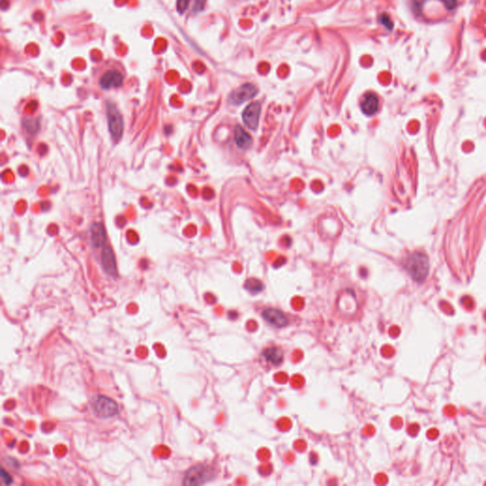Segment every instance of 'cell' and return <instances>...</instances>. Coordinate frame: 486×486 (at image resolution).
I'll return each mask as SVG.
<instances>
[{"mask_svg": "<svg viewBox=\"0 0 486 486\" xmlns=\"http://www.w3.org/2000/svg\"><path fill=\"white\" fill-rule=\"evenodd\" d=\"M216 477L215 469L206 464H198L188 469L183 479L185 486H202L214 480Z\"/></svg>", "mask_w": 486, "mask_h": 486, "instance_id": "obj_1", "label": "cell"}, {"mask_svg": "<svg viewBox=\"0 0 486 486\" xmlns=\"http://www.w3.org/2000/svg\"><path fill=\"white\" fill-rule=\"evenodd\" d=\"M406 267L413 280L422 282L427 279L428 260L425 255L420 253L413 254L409 257Z\"/></svg>", "mask_w": 486, "mask_h": 486, "instance_id": "obj_2", "label": "cell"}, {"mask_svg": "<svg viewBox=\"0 0 486 486\" xmlns=\"http://www.w3.org/2000/svg\"><path fill=\"white\" fill-rule=\"evenodd\" d=\"M91 408L96 416L103 419L114 417L119 413L117 403L114 400L103 395H98L93 399Z\"/></svg>", "mask_w": 486, "mask_h": 486, "instance_id": "obj_3", "label": "cell"}, {"mask_svg": "<svg viewBox=\"0 0 486 486\" xmlns=\"http://www.w3.org/2000/svg\"><path fill=\"white\" fill-rule=\"evenodd\" d=\"M106 117L109 132L112 138L117 141L124 132V120L117 106L111 102L106 103Z\"/></svg>", "mask_w": 486, "mask_h": 486, "instance_id": "obj_4", "label": "cell"}, {"mask_svg": "<svg viewBox=\"0 0 486 486\" xmlns=\"http://www.w3.org/2000/svg\"><path fill=\"white\" fill-rule=\"evenodd\" d=\"M257 94V89L253 84H244L232 92L230 95V102L233 104H241L249 101Z\"/></svg>", "mask_w": 486, "mask_h": 486, "instance_id": "obj_5", "label": "cell"}, {"mask_svg": "<svg viewBox=\"0 0 486 486\" xmlns=\"http://www.w3.org/2000/svg\"><path fill=\"white\" fill-rule=\"evenodd\" d=\"M261 112V104L259 102L252 103L244 109L242 113V119L244 124L250 129H256L259 122V116Z\"/></svg>", "mask_w": 486, "mask_h": 486, "instance_id": "obj_6", "label": "cell"}, {"mask_svg": "<svg viewBox=\"0 0 486 486\" xmlns=\"http://www.w3.org/2000/svg\"><path fill=\"white\" fill-rule=\"evenodd\" d=\"M124 83V75L117 70H108L101 76L99 84L103 89L120 88Z\"/></svg>", "mask_w": 486, "mask_h": 486, "instance_id": "obj_7", "label": "cell"}, {"mask_svg": "<svg viewBox=\"0 0 486 486\" xmlns=\"http://www.w3.org/2000/svg\"><path fill=\"white\" fill-rule=\"evenodd\" d=\"M261 315L267 323L275 328L281 329L289 324L287 316L280 309L276 308H267L262 311Z\"/></svg>", "mask_w": 486, "mask_h": 486, "instance_id": "obj_8", "label": "cell"}, {"mask_svg": "<svg viewBox=\"0 0 486 486\" xmlns=\"http://www.w3.org/2000/svg\"><path fill=\"white\" fill-rule=\"evenodd\" d=\"M101 260L104 272L108 276L115 278L117 276V264H116V258L114 253L110 247L103 246Z\"/></svg>", "mask_w": 486, "mask_h": 486, "instance_id": "obj_9", "label": "cell"}, {"mask_svg": "<svg viewBox=\"0 0 486 486\" xmlns=\"http://www.w3.org/2000/svg\"><path fill=\"white\" fill-rule=\"evenodd\" d=\"M379 108V99L376 94L372 92L367 93L361 103V109L366 115L371 116L377 112Z\"/></svg>", "mask_w": 486, "mask_h": 486, "instance_id": "obj_10", "label": "cell"}, {"mask_svg": "<svg viewBox=\"0 0 486 486\" xmlns=\"http://www.w3.org/2000/svg\"><path fill=\"white\" fill-rule=\"evenodd\" d=\"M90 238L94 248L103 247L105 243V232L101 223L95 222L90 227Z\"/></svg>", "mask_w": 486, "mask_h": 486, "instance_id": "obj_11", "label": "cell"}, {"mask_svg": "<svg viewBox=\"0 0 486 486\" xmlns=\"http://www.w3.org/2000/svg\"><path fill=\"white\" fill-rule=\"evenodd\" d=\"M262 357L265 361L271 363L272 365H275V366H280L284 360L283 353L281 352L280 349L277 348V347L266 348L265 350L262 352Z\"/></svg>", "mask_w": 486, "mask_h": 486, "instance_id": "obj_12", "label": "cell"}, {"mask_svg": "<svg viewBox=\"0 0 486 486\" xmlns=\"http://www.w3.org/2000/svg\"><path fill=\"white\" fill-rule=\"evenodd\" d=\"M235 141L236 146L241 149H248L253 144V139L240 126L235 128Z\"/></svg>", "mask_w": 486, "mask_h": 486, "instance_id": "obj_13", "label": "cell"}, {"mask_svg": "<svg viewBox=\"0 0 486 486\" xmlns=\"http://www.w3.org/2000/svg\"><path fill=\"white\" fill-rule=\"evenodd\" d=\"M244 288L252 295H257L263 291L264 285L260 280L256 279H249L246 280Z\"/></svg>", "mask_w": 486, "mask_h": 486, "instance_id": "obj_14", "label": "cell"}, {"mask_svg": "<svg viewBox=\"0 0 486 486\" xmlns=\"http://www.w3.org/2000/svg\"><path fill=\"white\" fill-rule=\"evenodd\" d=\"M23 128L27 130V132L31 135H35L40 129V123L38 119L25 118L22 122Z\"/></svg>", "mask_w": 486, "mask_h": 486, "instance_id": "obj_15", "label": "cell"}, {"mask_svg": "<svg viewBox=\"0 0 486 486\" xmlns=\"http://www.w3.org/2000/svg\"><path fill=\"white\" fill-rule=\"evenodd\" d=\"M379 21H380V23L382 25L384 26V28L386 30L390 31V30H392V29H393V23H392V21H391V19H390V17L388 15H385V14L380 15Z\"/></svg>", "mask_w": 486, "mask_h": 486, "instance_id": "obj_16", "label": "cell"}, {"mask_svg": "<svg viewBox=\"0 0 486 486\" xmlns=\"http://www.w3.org/2000/svg\"><path fill=\"white\" fill-rule=\"evenodd\" d=\"M190 0H178L177 1V11L179 14L185 13V11L188 8Z\"/></svg>", "mask_w": 486, "mask_h": 486, "instance_id": "obj_17", "label": "cell"}, {"mask_svg": "<svg viewBox=\"0 0 486 486\" xmlns=\"http://www.w3.org/2000/svg\"><path fill=\"white\" fill-rule=\"evenodd\" d=\"M448 11H453L456 9L458 0H441Z\"/></svg>", "mask_w": 486, "mask_h": 486, "instance_id": "obj_18", "label": "cell"}, {"mask_svg": "<svg viewBox=\"0 0 486 486\" xmlns=\"http://www.w3.org/2000/svg\"><path fill=\"white\" fill-rule=\"evenodd\" d=\"M1 478H2V481L5 483L6 486H10L12 483H13V478L12 476L5 471L3 468L1 470Z\"/></svg>", "mask_w": 486, "mask_h": 486, "instance_id": "obj_19", "label": "cell"}, {"mask_svg": "<svg viewBox=\"0 0 486 486\" xmlns=\"http://www.w3.org/2000/svg\"><path fill=\"white\" fill-rule=\"evenodd\" d=\"M205 4V0H196L194 4V12L195 13L201 12L204 9Z\"/></svg>", "mask_w": 486, "mask_h": 486, "instance_id": "obj_20", "label": "cell"}]
</instances>
